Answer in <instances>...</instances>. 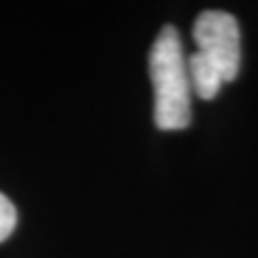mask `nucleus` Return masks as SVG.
Instances as JSON below:
<instances>
[{
	"mask_svg": "<svg viewBox=\"0 0 258 258\" xmlns=\"http://www.w3.org/2000/svg\"><path fill=\"white\" fill-rule=\"evenodd\" d=\"M149 71L155 93V125L164 132L191 123V80L181 37L174 26H164L153 41Z\"/></svg>",
	"mask_w": 258,
	"mask_h": 258,
	"instance_id": "2",
	"label": "nucleus"
},
{
	"mask_svg": "<svg viewBox=\"0 0 258 258\" xmlns=\"http://www.w3.org/2000/svg\"><path fill=\"white\" fill-rule=\"evenodd\" d=\"M15 224H18V213H15V207L11 205V200L0 194V243L13 232Z\"/></svg>",
	"mask_w": 258,
	"mask_h": 258,
	"instance_id": "3",
	"label": "nucleus"
},
{
	"mask_svg": "<svg viewBox=\"0 0 258 258\" xmlns=\"http://www.w3.org/2000/svg\"><path fill=\"white\" fill-rule=\"evenodd\" d=\"M196 52L187 58L191 88L200 99H213L241 67L239 24L226 11H205L194 24Z\"/></svg>",
	"mask_w": 258,
	"mask_h": 258,
	"instance_id": "1",
	"label": "nucleus"
}]
</instances>
